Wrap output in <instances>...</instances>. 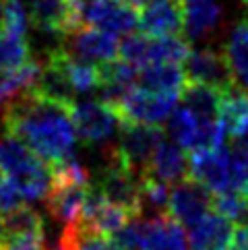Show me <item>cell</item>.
Here are the masks:
<instances>
[{
    "mask_svg": "<svg viewBox=\"0 0 248 250\" xmlns=\"http://www.w3.org/2000/svg\"><path fill=\"white\" fill-rule=\"evenodd\" d=\"M2 124L6 135L23 141L48 166H58L73 157L77 130L70 105L27 89L6 104Z\"/></svg>",
    "mask_w": 248,
    "mask_h": 250,
    "instance_id": "6da1fadb",
    "label": "cell"
},
{
    "mask_svg": "<svg viewBox=\"0 0 248 250\" xmlns=\"http://www.w3.org/2000/svg\"><path fill=\"white\" fill-rule=\"evenodd\" d=\"M0 172L21 190L25 201H40L52 188V172L48 164L17 137L0 139Z\"/></svg>",
    "mask_w": 248,
    "mask_h": 250,
    "instance_id": "7a4b0ae2",
    "label": "cell"
},
{
    "mask_svg": "<svg viewBox=\"0 0 248 250\" xmlns=\"http://www.w3.org/2000/svg\"><path fill=\"white\" fill-rule=\"evenodd\" d=\"M167 135L176 145L188 149L190 153L203 149H221L226 147V130L217 120H205L192 114L188 108H176L167 118Z\"/></svg>",
    "mask_w": 248,
    "mask_h": 250,
    "instance_id": "3957f363",
    "label": "cell"
},
{
    "mask_svg": "<svg viewBox=\"0 0 248 250\" xmlns=\"http://www.w3.org/2000/svg\"><path fill=\"white\" fill-rule=\"evenodd\" d=\"M95 188L110 203L128 209L132 215H141V176L122 164L116 149L105 151V166L102 167Z\"/></svg>",
    "mask_w": 248,
    "mask_h": 250,
    "instance_id": "277c9868",
    "label": "cell"
},
{
    "mask_svg": "<svg viewBox=\"0 0 248 250\" xmlns=\"http://www.w3.org/2000/svg\"><path fill=\"white\" fill-rule=\"evenodd\" d=\"M70 118H73L77 137H81L89 145L108 143L120 126L118 112L102 100L75 102L70 105Z\"/></svg>",
    "mask_w": 248,
    "mask_h": 250,
    "instance_id": "5b68a950",
    "label": "cell"
},
{
    "mask_svg": "<svg viewBox=\"0 0 248 250\" xmlns=\"http://www.w3.org/2000/svg\"><path fill=\"white\" fill-rule=\"evenodd\" d=\"M120 141L116 153L122 159V164L130 167L137 176H143L147 172L151 157L159 143L164 141V132L159 126H147V124H130L120 122Z\"/></svg>",
    "mask_w": 248,
    "mask_h": 250,
    "instance_id": "8992f818",
    "label": "cell"
},
{
    "mask_svg": "<svg viewBox=\"0 0 248 250\" xmlns=\"http://www.w3.org/2000/svg\"><path fill=\"white\" fill-rule=\"evenodd\" d=\"M180 95L170 93H155L147 89L135 87L124 97V102L118 105L120 122L130 124H147V126H159L162 122H167V118L176 110Z\"/></svg>",
    "mask_w": 248,
    "mask_h": 250,
    "instance_id": "52a82bcc",
    "label": "cell"
},
{
    "mask_svg": "<svg viewBox=\"0 0 248 250\" xmlns=\"http://www.w3.org/2000/svg\"><path fill=\"white\" fill-rule=\"evenodd\" d=\"M188 178L201 182L213 194L234 192L232 188V155L227 147L194 151L188 157Z\"/></svg>",
    "mask_w": 248,
    "mask_h": 250,
    "instance_id": "ba28073f",
    "label": "cell"
},
{
    "mask_svg": "<svg viewBox=\"0 0 248 250\" xmlns=\"http://www.w3.org/2000/svg\"><path fill=\"white\" fill-rule=\"evenodd\" d=\"M211 211H213V192L205 188L201 182L184 178L182 182L172 186L167 215L178 221L180 226L192 228Z\"/></svg>",
    "mask_w": 248,
    "mask_h": 250,
    "instance_id": "9c48e42d",
    "label": "cell"
},
{
    "mask_svg": "<svg viewBox=\"0 0 248 250\" xmlns=\"http://www.w3.org/2000/svg\"><path fill=\"white\" fill-rule=\"evenodd\" d=\"M83 25L105 33H130L139 27V13L124 0H85Z\"/></svg>",
    "mask_w": 248,
    "mask_h": 250,
    "instance_id": "30bf717a",
    "label": "cell"
},
{
    "mask_svg": "<svg viewBox=\"0 0 248 250\" xmlns=\"http://www.w3.org/2000/svg\"><path fill=\"white\" fill-rule=\"evenodd\" d=\"M188 83H201V85H211L221 91H229L236 87L234 73L229 68V62L224 52L203 48L194 50L188 54L186 62L182 64Z\"/></svg>",
    "mask_w": 248,
    "mask_h": 250,
    "instance_id": "8fae6325",
    "label": "cell"
},
{
    "mask_svg": "<svg viewBox=\"0 0 248 250\" xmlns=\"http://www.w3.org/2000/svg\"><path fill=\"white\" fill-rule=\"evenodd\" d=\"M62 48L73 58L91 62V64H97V66L116 60V56L120 54V43L116 40V35L93 29V27H83L75 33H70L62 42Z\"/></svg>",
    "mask_w": 248,
    "mask_h": 250,
    "instance_id": "7c38bea8",
    "label": "cell"
},
{
    "mask_svg": "<svg viewBox=\"0 0 248 250\" xmlns=\"http://www.w3.org/2000/svg\"><path fill=\"white\" fill-rule=\"evenodd\" d=\"M132 219H135V215L128 209L120 207L116 203H110L95 186H91L81 215V221L87 228H91L102 236H114L122 228H126Z\"/></svg>",
    "mask_w": 248,
    "mask_h": 250,
    "instance_id": "4fadbf2b",
    "label": "cell"
},
{
    "mask_svg": "<svg viewBox=\"0 0 248 250\" xmlns=\"http://www.w3.org/2000/svg\"><path fill=\"white\" fill-rule=\"evenodd\" d=\"M184 25V0H159L145 6L139 15V27L149 38L182 35Z\"/></svg>",
    "mask_w": 248,
    "mask_h": 250,
    "instance_id": "5bb4252c",
    "label": "cell"
},
{
    "mask_svg": "<svg viewBox=\"0 0 248 250\" xmlns=\"http://www.w3.org/2000/svg\"><path fill=\"white\" fill-rule=\"evenodd\" d=\"M29 19L35 29L60 38L79 31L68 0H31Z\"/></svg>",
    "mask_w": 248,
    "mask_h": 250,
    "instance_id": "9a60e30c",
    "label": "cell"
},
{
    "mask_svg": "<svg viewBox=\"0 0 248 250\" xmlns=\"http://www.w3.org/2000/svg\"><path fill=\"white\" fill-rule=\"evenodd\" d=\"M234 231L232 221L219 215L217 211H211L190 228L188 238L194 250H229Z\"/></svg>",
    "mask_w": 248,
    "mask_h": 250,
    "instance_id": "2e32d148",
    "label": "cell"
},
{
    "mask_svg": "<svg viewBox=\"0 0 248 250\" xmlns=\"http://www.w3.org/2000/svg\"><path fill=\"white\" fill-rule=\"evenodd\" d=\"M145 174L153 176L165 184H172V182L178 184L184 178H188V157H186L184 149L180 145H176L174 141L164 139L155 149L151 164H149Z\"/></svg>",
    "mask_w": 248,
    "mask_h": 250,
    "instance_id": "e0dca14e",
    "label": "cell"
},
{
    "mask_svg": "<svg viewBox=\"0 0 248 250\" xmlns=\"http://www.w3.org/2000/svg\"><path fill=\"white\" fill-rule=\"evenodd\" d=\"M219 122L229 141L248 137V91L242 87H232L224 93L219 105Z\"/></svg>",
    "mask_w": 248,
    "mask_h": 250,
    "instance_id": "ac0fdd59",
    "label": "cell"
},
{
    "mask_svg": "<svg viewBox=\"0 0 248 250\" xmlns=\"http://www.w3.org/2000/svg\"><path fill=\"white\" fill-rule=\"evenodd\" d=\"M190 238L184 226L170 215H157L147 219L143 250H188Z\"/></svg>",
    "mask_w": 248,
    "mask_h": 250,
    "instance_id": "d6986e66",
    "label": "cell"
},
{
    "mask_svg": "<svg viewBox=\"0 0 248 250\" xmlns=\"http://www.w3.org/2000/svg\"><path fill=\"white\" fill-rule=\"evenodd\" d=\"M186 85H188V79L180 64H151L139 70L137 87L147 91L182 95Z\"/></svg>",
    "mask_w": 248,
    "mask_h": 250,
    "instance_id": "ffe728a7",
    "label": "cell"
},
{
    "mask_svg": "<svg viewBox=\"0 0 248 250\" xmlns=\"http://www.w3.org/2000/svg\"><path fill=\"white\" fill-rule=\"evenodd\" d=\"M184 15H186V25H184L186 38L199 40L209 35L219 25L221 8L217 0H184Z\"/></svg>",
    "mask_w": 248,
    "mask_h": 250,
    "instance_id": "44dd1931",
    "label": "cell"
},
{
    "mask_svg": "<svg viewBox=\"0 0 248 250\" xmlns=\"http://www.w3.org/2000/svg\"><path fill=\"white\" fill-rule=\"evenodd\" d=\"M56 250H120V246L108 236H102L91 228H87L79 219L64 226Z\"/></svg>",
    "mask_w": 248,
    "mask_h": 250,
    "instance_id": "7402d4cb",
    "label": "cell"
},
{
    "mask_svg": "<svg viewBox=\"0 0 248 250\" xmlns=\"http://www.w3.org/2000/svg\"><path fill=\"white\" fill-rule=\"evenodd\" d=\"M226 91L215 89L211 85H201V83H188L186 89L182 91L180 100L182 105L188 108L192 114H197L199 118L205 120H217L219 118V105L221 97Z\"/></svg>",
    "mask_w": 248,
    "mask_h": 250,
    "instance_id": "603a6c76",
    "label": "cell"
},
{
    "mask_svg": "<svg viewBox=\"0 0 248 250\" xmlns=\"http://www.w3.org/2000/svg\"><path fill=\"white\" fill-rule=\"evenodd\" d=\"M224 54L234 73L236 85L248 89V21L238 23L226 43Z\"/></svg>",
    "mask_w": 248,
    "mask_h": 250,
    "instance_id": "cb8c5ba5",
    "label": "cell"
},
{
    "mask_svg": "<svg viewBox=\"0 0 248 250\" xmlns=\"http://www.w3.org/2000/svg\"><path fill=\"white\" fill-rule=\"evenodd\" d=\"M41 73V64L35 60H29L27 64L15 70H0V105L8 104L19 93L35 87Z\"/></svg>",
    "mask_w": 248,
    "mask_h": 250,
    "instance_id": "d4e9b609",
    "label": "cell"
},
{
    "mask_svg": "<svg viewBox=\"0 0 248 250\" xmlns=\"http://www.w3.org/2000/svg\"><path fill=\"white\" fill-rule=\"evenodd\" d=\"M188 54H190V43L182 35L151 38L149 66L151 64H184Z\"/></svg>",
    "mask_w": 248,
    "mask_h": 250,
    "instance_id": "484cf974",
    "label": "cell"
},
{
    "mask_svg": "<svg viewBox=\"0 0 248 250\" xmlns=\"http://www.w3.org/2000/svg\"><path fill=\"white\" fill-rule=\"evenodd\" d=\"M170 184H165L157 178L143 174L141 176V213L149 211L153 213V217L157 215H167L170 209Z\"/></svg>",
    "mask_w": 248,
    "mask_h": 250,
    "instance_id": "4316f807",
    "label": "cell"
},
{
    "mask_svg": "<svg viewBox=\"0 0 248 250\" xmlns=\"http://www.w3.org/2000/svg\"><path fill=\"white\" fill-rule=\"evenodd\" d=\"M38 229H43V217L29 207H21L4 217H0V240Z\"/></svg>",
    "mask_w": 248,
    "mask_h": 250,
    "instance_id": "83f0119b",
    "label": "cell"
},
{
    "mask_svg": "<svg viewBox=\"0 0 248 250\" xmlns=\"http://www.w3.org/2000/svg\"><path fill=\"white\" fill-rule=\"evenodd\" d=\"M31 60L27 40L11 33H0V70H15Z\"/></svg>",
    "mask_w": 248,
    "mask_h": 250,
    "instance_id": "f1b7e54d",
    "label": "cell"
},
{
    "mask_svg": "<svg viewBox=\"0 0 248 250\" xmlns=\"http://www.w3.org/2000/svg\"><path fill=\"white\" fill-rule=\"evenodd\" d=\"M213 209L234 226H248V203L242 192L213 194Z\"/></svg>",
    "mask_w": 248,
    "mask_h": 250,
    "instance_id": "f546056e",
    "label": "cell"
},
{
    "mask_svg": "<svg viewBox=\"0 0 248 250\" xmlns=\"http://www.w3.org/2000/svg\"><path fill=\"white\" fill-rule=\"evenodd\" d=\"M149 48H151V38L145 33H130L120 42V56L124 62L141 68L149 66Z\"/></svg>",
    "mask_w": 248,
    "mask_h": 250,
    "instance_id": "4dcf8cb0",
    "label": "cell"
},
{
    "mask_svg": "<svg viewBox=\"0 0 248 250\" xmlns=\"http://www.w3.org/2000/svg\"><path fill=\"white\" fill-rule=\"evenodd\" d=\"M232 188L234 192H246L248 190V137L234 141L232 149Z\"/></svg>",
    "mask_w": 248,
    "mask_h": 250,
    "instance_id": "1f68e13d",
    "label": "cell"
},
{
    "mask_svg": "<svg viewBox=\"0 0 248 250\" xmlns=\"http://www.w3.org/2000/svg\"><path fill=\"white\" fill-rule=\"evenodd\" d=\"M27 25H29V15H27V11H25L21 0H6L2 31L11 33V35H19V38H25Z\"/></svg>",
    "mask_w": 248,
    "mask_h": 250,
    "instance_id": "d6a6232c",
    "label": "cell"
},
{
    "mask_svg": "<svg viewBox=\"0 0 248 250\" xmlns=\"http://www.w3.org/2000/svg\"><path fill=\"white\" fill-rule=\"evenodd\" d=\"M0 250H46V234L38 229L4 238L0 240Z\"/></svg>",
    "mask_w": 248,
    "mask_h": 250,
    "instance_id": "836d02e7",
    "label": "cell"
},
{
    "mask_svg": "<svg viewBox=\"0 0 248 250\" xmlns=\"http://www.w3.org/2000/svg\"><path fill=\"white\" fill-rule=\"evenodd\" d=\"M21 207H25V196L21 194V190L8 178H0V217Z\"/></svg>",
    "mask_w": 248,
    "mask_h": 250,
    "instance_id": "e575fe53",
    "label": "cell"
},
{
    "mask_svg": "<svg viewBox=\"0 0 248 250\" xmlns=\"http://www.w3.org/2000/svg\"><path fill=\"white\" fill-rule=\"evenodd\" d=\"M229 250H248V226H236Z\"/></svg>",
    "mask_w": 248,
    "mask_h": 250,
    "instance_id": "d590c367",
    "label": "cell"
},
{
    "mask_svg": "<svg viewBox=\"0 0 248 250\" xmlns=\"http://www.w3.org/2000/svg\"><path fill=\"white\" fill-rule=\"evenodd\" d=\"M4 8H6V0H0V33H2V25H4Z\"/></svg>",
    "mask_w": 248,
    "mask_h": 250,
    "instance_id": "8d00e7d4",
    "label": "cell"
},
{
    "mask_svg": "<svg viewBox=\"0 0 248 250\" xmlns=\"http://www.w3.org/2000/svg\"><path fill=\"white\" fill-rule=\"evenodd\" d=\"M153 2H159V0H147V6H149V4H153Z\"/></svg>",
    "mask_w": 248,
    "mask_h": 250,
    "instance_id": "74e56055",
    "label": "cell"
},
{
    "mask_svg": "<svg viewBox=\"0 0 248 250\" xmlns=\"http://www.w3.org/2000/svg\"><path fill=\"white\" fill-rule=\"evenodd\" d=\"M244 199H246V203H248V190H246V192H244Z\"/></svg>",
    "mask_w": 248,
    "mask_h": 250,
    "instance_id": "f35d334b",
    "label": "cell"
},
{
    "mask_svg": "<svg viewBox=\"0 0 248 250\" xmlns=\"http://www.w3.org/2000/svg\"><path fill=\"white\" fill-rule=\"evenodd\" d=\"M244 4H246V8H248V0H244Z\"/></svg>",
    "mask_w": 248,
    "mask_h": 250,
    "instance_id": "ab89813d",
    "label": "cell"
},
{
    "mask_svg": "<svg viewBox=\"0 0 248 250\" xmlns=\"http://www.w3.org/2000/svg\"><path fill=\"white\" fill-rule=\"evenodd\" d=\"M0 178H2V172H0Z\"/></svg>",
    "mask_w": 248,
    "mask_h": 250,
    "instance_id": "60d3db41",
    "label": "cell"
},
{
    "mask_svg": "<svg viewBox=\"0 0 248 250\" xmlns=\"http://www.w3.org/2000/svg\"><path fill=\"white\" fill-rule=\"evenodd\" d=\"M246 11H248V8H246Z\"/></svg>",
    "mask_w": 248,
    "mask_h": 250,
    "instance_id": "b9f144b4",
    "label": "cell"
}]
</instances>
